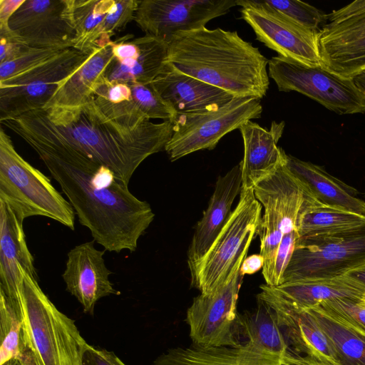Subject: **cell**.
Returning <instances> with one entry per match:
<instances>
[{"instance_id":"cell-1","label":"cell","mask_w":365,"mask_h":365,"mask_svg":"<svg viewBox=\"0 0 365 365\" xmlns=\"http://www.w3.org/2000/svg\"><path fill=\"white\" fill-rule=\"evenodd\" d=\"M0 123L22 139L68 148L126 185L141 163L165 150L173 133V122L152 123L133 101L111 103L94 95L78 107L38 109Z\"/></svg>"},{"instance_id":"cell-2","label":"cell","mask_w":365,"mask_h":365,"mask_svg":"<svg viewBox=\"0 0 365 365\" xmlns=\"http://www.w3.org/2000/svg\"><path fill=\"white\" fill-rule=\"evenodd\" d=\"M38 154L77 215L105 250L134 252L155 214L148 202L131 193L128 185L108 168L63 145L24 140Z\"/></svg>"},{"instance_id":"cell-3","label":"cell","mask_w":365,"mask_h":365,"mask_svg":"<svg viewBox=\"0 0 365 365\" xmlns=\"http://www.w3.org/2000/svg\"><path fill=\"white\" fill-rule=\"evenodd\" d=\"M168 42L166 62L178 71L236 98H262L269 88V60L237 31L205 26L179 31Z\"/></svg>"},{"instance_id":"cell-4","label":"cell","mask_w":365,"mask_h":365,"mask_svg":"<svg viewBox=\"0 0 365 365\" xmlns=\"http://www.w3.org/2000/svg\"><path fill=\"white\" fill-rule=\"evenodd\" d=\"M24 346L36 365H82L88 344L75 322L41 289L37 278L23 272L20 285Z\"/></svg>"},{"instance_id":"cell-5","label":"cell","mask_w":365,"mask_h":365,"mask_svg":"<svg viewBox=\"0 0 365 365\" xmlns=\"http://www.w3.org/2000/svg\"><path fill=\"white\" fill-rule=\"evenodd\" d=\"M0 198L24 220L43 216L71 230L75 211L50 179L25 160L16 150L10 136L0 128Z\"/></svg>"},{"instance_id":"cell-6","label":"cell","mask_w":365,"mask_h":365,"mask_svg":"<svg viewBox=\"0 0 365 365\" xmlns=\"http://www.w3.org/2000/svg\"><path fill=\"white\" fill-rule=\"evenodd\" d=\"M262 205L254 189H242L227 221L204 257L189 267L191 285L200 294L210 293L227 282L239 269L257 235Z\"/></svg>"},{"instance_id":"cell-7","label":"cell","mask_w":365,"mask_h":365,"mask_svg":"<svg viewBox=\"0 0 365 365\" xmlns=\"http://www.w3.org/2000/svg\"><path fill=\"white\" fill-rule=\"evenodd\" d=\"M305 185L288 169L286 160L271 175L254 187V194L264 208L257 235L264 258L262 275L270 282L274 259L283 236L297 231L302 204L310 194Z\"/></svg>"},{"instance_id":"cell-8","label":"cell","mask_w":365,"mask_h":365,"mask_svg":"<svg viewBox=\"0 0 365 365\" xmlns=\"http://www.w3.org/2000/svg\"><path fill=\"white\" fill-rule=\"evenodd\" d=\"M268 74L279 91H297L339 115L365 113V97L351 78L322 65L309 66L277 56L269 60Z\"/></svg>"},{"instance_id":"cell-9","label":"cell","mask_w":365,"mask_h":365,"mask_svg":"<svg viewBox=\"0 0 365 365\" xmlns=\"http://www.w3.org/2000/svg\"><path fill=\"white\" fill-rule=\"evenodd\" d=\"M365 264V226L331 236L298 240L283 283L331 279Z\"/></svg>"},{"instance_id":"cell-10","label":"cell","mask_w":365,"mask_h":365,"mask_svg":"<svg viewBox=\"0 0 365 365\" xmlns=\"http://www.w3.org/2000/svg\"><path fill=\"white\" fill-rule=\"evenodd\" d=\"M91 54L73 48L0 82V121L45 108Z\"/></svg>"},{"instance_id":"cell-11","label":"cell","mask_w":365,"mask_h":365,"mask_svg":"<svg viewBox=\"0 0 365 365\" xmlns=\"http://www.w3.org/2000/svg\"><path fill=\"white\" fill-rule=\"evenodd\" d=\"M260 100L235 97L215 111L176 115L165 149L169 159L175 161L195 151L214 149L227 133L261 116Z\"/></svg>"},{"instance_id":"cell-12","label":"cell","mask_w":365,"mask_h":365,"mask_svg":"<svg viewBox=\"0 0 365 365\" xmlns=\"http://www.w3.org/2000/svg\"><path fill=\"white\" fill-rule=\"evenodd\" d=\"M240 269L227 282L193 299L186 316L192 344L219 347L236 346L245 342L241 318L237 311L238 294L244 277Z\"/></svg>"},{"instance_id":"cell-13","label":"cell","mask_w":365,"mask_h":365,"mask_svg":"<svg viewBox=\"0 0 365 365\" xmlns=\"http://www.w3.org/2000/svg\"><path fill=\"white\" fill-rule=\"evenodd\" d=\"M318 40L324 67L347 78L365 69V0L326 14Z\"/></svg>"},{"instance_id":"cell-14","label":"cell","mask_w":365,"mask_h":365,"mask_svg":"<svg viewBox=\"0 0 365 365\" xmlns=\"http://www.w3.org/2000/svg\"><path fill=\"white\" fill-rule=\"evenodd\" d=\"M241 17L253 29L257 40L278 56L309 66L322 65L318 31L308 29L260 0H237Z\"/></svg>"},{"instance_id":"cell-15","label":"cell","mask_w":365,"mask_h":365,"mask_svg":"<svg viewBox=\"0 0 365 365\" xmlns=\"http://www.w3.org/2000/svg\"><path fill=\"white\" fill-rule=\"evenodd\" d=\"M73 0H25L11 16L12 36L31 47L66 50L76 35Z\"/></svg>"},{"instance_id":"cell-16","label":"cell","mask_w":365,"mask_h":365,"mask_svg":"<svg viewBox=\"0 0 365 365\" xmlns=\"http://www.w3.org/2000/svg\"><path fill=\"white\" fill-rule=\"evenodd\" d=\"M237 0H143L134 20L146 34L168 41L179 31L205 26L225 15Z\"/></svg>"},{"instance_id":"cell-17","label":"cell","mask_w":365,"mask_h":365,"mask_svg":"<svg viewBox=\"0 0 365 365\" xmlns=\"http://www.w3.org/2000/svg\"><path fill=\"white\" fill-rule=\"evenodd\" d=\"M258 301L273 312L288 345L302 354L330 365H339L334 349L308 309L299 308L261 288Z\"/></svg>"},{"instance_id":"cell-18","label":"cell","mask_w":365,"mask_h":365,"mask_svg":"<svg viewBox=\"0 0 365 365\" xmlns=\"http://www.w3.org/2000/svg\"><path fill=\"white\" fill-rule=\"evenodd\" d=\"M24 220L5 200L0 198V289L21 317L22 273L37 278L34 257L25 238Z\"/></svg>"},{"instance_id":"cell-19","label":"cell","mask_w":365,"mask_h":365,"mask_svg":"<svg viewBox=\"0 0 365 365\" xmlns=\"http://www.w3.org/2000/svg\"><path fill=\"white\" fill-rule=\"evenodd\" d=\"M94 242L76 245L68 252L62 274L66 290L77 299L83 312L91 314L99 299L120 294L109 279L112 272L105 264L106 250L96 249Z\"/></svg>"},{"instance_id":"cell-20","label":"cell","mask_w":365,"mask_h":365,"mask_svg":"<svg viewBox=\"0 0 365 365\" xmlns=\"http://www.w3.org/2000/svg\"><path fill=\"white\" fill-rule=\"evenodd\" d=\"M150 83L176 115L215 111L235 98L219 88L178 71L168 62Z\"/></svg>"},{"instance_id":"cell-21","label":"cell","mask_w":365,"mask_h":365,"mask_svg":"<svg viewBox=\"0 0 365 365\" xmlns=\"http://www.w3.org/2000/svg\"><path fill=\"white\" fill-rule=\"evenodd\" d=\"M298 354L293 351L282 357L267 354L250 341L219 347L192 344L168 349L153 365H296Z\"/></svg>"},{"instance_id":"cell-22","label":"cell","mask_w":365,"mask_h":365,"mask_svg":"<svg viewBox=\"0 0 365 365\" xmlns=\"http://www.w3.org/2000/svg\"><path fill=\"white\" fill-rule=\"evenodd\" d=\"M284 128V121H273L267 130L252 120L239 128L244 143V156L240 163L242 189H254L285 162L287 154L277 146Z\"/></svg>"},{"instance_id":"cell-23","label":"cell","mask_w":365,"mask_h":365,"mask_svg":"<svg viewBox=\"0 0 365 365\" xmlns=\"http://www.w3.org/2000/svg\"><path fill=\"white\" fill-rule=\"evenodd\" d=\"M242 188L240 163L219 176L208 206L196 225L187 251L188 267L200 261L210 249L231 212L232 205Z\"/></svg>"},{"instance_id":"cell-24","label":"cell","mask_w":365,"mask_h":365,"mask_svg":"<svg viewBox=\"0 0 365 365\" xmlns=\"http://www.w3.org/2000/svg\"><path fill=\"white\" fill-rule=\"evenodd\" d=\"M260 287L304 309L336 299H359L365 294V287L345 274L331 279L286 282L276 287L265 284Z\"/></svg>"},{"instance_id":"cell-25","label":"cell","mask_w":365,"mask_h":365,"mask_svg":"<svg viewBox=\"0 0 365 365\" xmlns=\"http://www.w3.org/2000/svg\"><path fill=\"white\" fill-rule=\"evenodd\" d=\"M286 165L320 202L365 215V201L357 197L358 191L322 167L289 155Z\"/></svg>"},{"instance_id":"cell-26","label":"cell","mask_w":365,"mask_h":365,"mask_svg":"<svg viewBox=\"0 0 365 365\" xmlns=\"http://www.w3.org/2000/svg\"><path fill=\"white\" fill-rule=\"evenodd\" d=\"M365 226V215L318 201L312 193L305 198L297 218L299 240L331 236Z\"/></svg>"},{"instance_id":"cell-27","label":"cell","mask_w":365,"mask_h":365,"mask_svg":"<svg viewBox=\"0 0 365 365\" xmlns=\"http://www.w3.org/2000/svg\"><path fill=\"white\" fill-rule=\"evenodd\" d=\"M113 43L91 53L78 69L58 88L43 108L78 107L93 95L96 85L113 58Z\"/></svg>"},{"instance_id":"cell-28","label":"cell","mask_w":365,"mask_h":365,"mask_svg":"<svg viewBox=\"0 0 365 365\" xmlns=\"http://www.w3.org/2000/svg\"><path fill=\"white\" fill-rule=\"evenodd\" d=\"M139 55L130 67L120 66L114 58L107 66L103 76L112 83H150L166 63L168 42L150 34L136 38Z\"/></svg>"},{"instance_id":"cell-29","label":"cell","mask_w":365,"mask_h":365,"mask_svg":"<svg viewBox=\"0 0 365 365\" xmlns=\"http://www.w3.org/2000/svg\"><path fill=\"white\" fill-rule=\"evenodd\" d=\"M308 310L331 341L339 365H365V334L320 306Z\"/></svg>"},{"instance_id":"cell-30","label":"cell","mask_w":365,"mask_h":365,"mask_svg":"<svg viewBox=\"0 0 365 365\" xmlns=\"http://www.w3.org/2000/svg\"><path fill=\"white\" fill-rule=\"evenodd\" d=\"M240 318L242 334L245 341L252 342L267 354L280 357L292 351L272 311L263 302L259 301L257 308L240 315Z\"/></svg>"},{"instance_id":"cell-31","label":"cell","mask_w":365,"mask_h":365,"mask_svg":"<svg viewBox=\"0 0 365 365\" xmlns=\"http://www.w3.org/2000/svg\"><path fill=\"white\" fill-rule=\"evenodd\" d=\"M114 3L115 0H73V48L88 54L99 48L101 27Z\"/></svg>"},{"instance_id":"cell-32","label":"cell","mask_w":365,"mask_h":365,"mask_svg":"<svg viewBox=\"0 0 365 365\" xmlns=\"http://www.w3.org/2000/svg\"><path fill=\"white\" fill-rule=\"evenodd\" d=\"M0 365L18 359L24 349L22 320L9 299L0 289Z\"/></svg>"},{"instance_id":"cell-33","label":"cell","mask_w":365,"mask_h":365,"mask_svg":"<svg viewBox=\"0 0 365 365\" xmlns=\"http://www.w3.org/2000/svg\"><path fill=\"white\" fill-rule=\"evenodd\" d=\"M132 100L137 108L148 118H160L173 122L176 113L161 98L151 83H131Z\"/></svg>"},{"instance_id":"cell-34","label":"cell","mask_w":365,"mask_h":365,"mask_svg":"<svg viewBox=\"0 0 365 365\" xmlns=\"http://www.w3.org/2000/svg\"><path fill=\"white\" fill-rule=\"evenodd\" d=\"M267 6L278 11L298 24L312 31L319 30L326 14L316 7L297 0H260Z\"/></svg>"},{"instance_id":"cell-35","label":"cell","mask_w":365,"mask_h":365,"mask_svg":"<svg viewBox=\"0 0 365 365\" xmlns=\"http://www.w3.org/2000/svg\"><path fill=\"white\" fill-rule=\"evenodd\" d=\"M138 3L137 0H115L103 23L98 47L102 48L113 43L111 37L125 29L128 24L134 20Z\"/></svg>"},{"instance_id":"cell-36","label":"cell","mask_w":365,"mask_h":365,"mask_svg":"<svg viewBox=\"0 0 365 365\" xmlns=\"http://www.w3.org/2000/svg\"><path fill=\"white\" fill-rule=\"evenodd\" d=\"M63 51L30 46L17 57L0 63V82L23 73Z\"/></svg>"},{"instance_id":"cell-37","label":"cell","mask_w":365,"mask_h":365,"mask_svg":"<svg viewBox=\"0 0 365 365\" xmlns=\"http://www.w3.org/2000/svg\"><path fill=\"white\" fill-rule=\"evenodd\" d=\"M319 306L365 334V303L361 299H336Z\"/></svg>"},{"instance_id":"cell-38","label":"cell","mask_w":365,"mask_h":365,"mask_svg":"<svg viewBox=\"0 0 365 365\" xmlns=\"http://www.w3.org/2000/svg\"><path fill=\"white\" fill-rule=\"evenodd\" d=\"M299 238L297 231L289 232L283 236L276 253L271 279L267 285L276 287L282 284L284 270Z\"/></svg>"},{"instance_id":"cell-39","label":"cell","mask_w":365,"mask_h":365,"mask_svg":"<svg viewBox=\"0 0 365 365\" xmlns=\"http://www.w3.org/2000/svg\"><path fill=\"white\" fill-rule=\"evenodd\" d=\"M93 95L111 103H120L132 101L131 89L129 84L112 83L103 76L96 85Z\"/></svg>"},{"instance_id":"cell-40","label":"cell","mask_w":365,"mask_h":365,"mask_svg":"<svg viewBox=\"0 0 365 365\" xmlns=\"http://www.w3.org/2000/svg\"><path fill=\"white\" fill-rule=\"evenodd\" d=\"M82 365H125L113 352L86 344Z\"/></svg>"},{"instance_id":"cell-41","label":"cell","mask_w":365,"mask_h":365,"mask_svg":"<svg viewBox=\"0 0 365 365\" xmlns=\"http://www.w3.org/2000/svg\"><path fill=\"white\" fill-rule=\"evenodd\" d=\"M25 0H0V29H9L11 16L21 6Z\"/></svg>"},{"instance_id":"cell-42","label":"cell","mask_w":365,"mask_h":365,"mask_svg":"<svg viewBox=\"0 0 365 365\" xmlns=\"http://www.w3.org/2000/svg\"><path fill=\"white\" fill-rule=\"evenodd\" d=\"M264 266V258L260 254H255L245 257L240 269V272L242 275L252 274L262 269Z\"/></svg>"},{"instance_id":"cell-43","label":"cell","mask_w":365,"mask_h":365,"mask_svg":"<svg viewBox=\"0 0 365 365\" xmlns=\"http://www.w3.org/2000/svg\"><path fill=\"white\" fill-rule=\"evenodd\" d=\"M345 275L354 279L365 287V264L349 272Z\"/></svg>"},{"instance_id":"cell-44","label":"cell","mask_w":365,"mask_h":365,"mask_svg":"<svg viewBox=\"0 0 365 365\" xmlns=\"http://www.w3.org/2000/svg\"><path fill=\"white\" fill-rule=\"evenodd\" d=\"M296 365H330L318 359L299 354Z\"/></svg>"},{"instance_id":"cell-45","label":"cell","mask_w":365,"mask_h":365,"mask_svg":"<svg viewBox=\"0 0 365 365\" xmlns=\"http://www.w3.org/2000/svg\"><path fill=\"white\" fill-rule=\"evenodd\" d=\"M353 82L365 97V69L360 71L351 77Z\"/></svg>"},{"instance_id":"cell-46","label":"cell","mask_w":365,"mask_h":365,"mask_svg":"<svg viewBox=\"0 0 365 365\" xmlns=\"http://www.w3.org/2000/svg\"><path fill=\"white\" fill-rule=\"evenodd\" d=\"M3 365H22L18 359H14L5 363Z\"/></svg>"},{"instance_id":"cell-47","label":"cell","mask_w":365,"mask_h":365,"mask_svg":"<svg viewBox=\"0 0 365 365\" xmlns=\"http://www.w3.org/2000/svg\"><path fill=\"white\" fill-rule=\"evenodd\" d=\"M361 299L365 303V294L362 297Z\"/></svg>"}]
</instances>
